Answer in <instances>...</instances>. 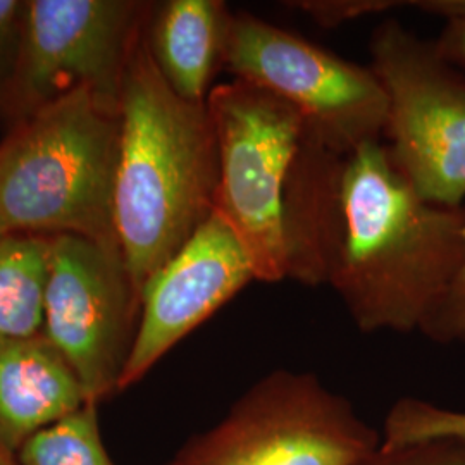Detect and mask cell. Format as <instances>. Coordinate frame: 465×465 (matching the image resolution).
Segmentation results:
<instances>
[{
	"instance_id": "obj_1",
	"label": "cell",
	"mask_w": 465,
	"mask_h": 465,
	"mask_svg": "<svg viewBox=\"0 0 465 465\" xmlns=\"http://www.w3.org/2000/svg\"><path fill=\"white\" fill-rule=\"evenodd\" d=\"M343 213L328 286L361 331H419L462 261L465 205L422 199L371 142L345 157Z\"/></svg>"
},
{
	"instance_id": "obj_2",
	"label": "cell",
	"mask_w": 465,
	"mask_h": 465,
	"mask_svg": "<svg viewBox=\"0 0 465 465\" xmlns=\"http://www.w3.org/2000/svg\"><path fill=\"white\" fill-rule=\"evenodd\" d=\"M114 228L134 290L183 247L216 207L219 152L205 104L178 97L140 38L119 102Z\"/></svg>"
},
{
	"instance_id": "obj_3",
	"label": "cell",
	"mask_w": 465,
	"mask_h": 465,
	"mask_svg": "<svg viewBox=\"0 0 465 465\" xmlns=\"http://www.w3.org/2000/svg\"><path fill=\"white\" fill-rule=\"evenodd\" d=\"M119 111L84 86L36 109L0 145V236L50 232L119 245Z\"/></svg>"
},
{
	"instance_id": "obj_4",
	"label": "cell",
	"mask_w": 465,
	"mask_h": 465,
	"mask_svg": "<svg viewBox=\"0 0 465 465\" xmlns=\"http://www.w3.org/2000/svg\"><path fill=\"white\" fill-rule=\"evenodd\" d=\"M381 443L349 400L314 374L276 369L173 465H355Z\"/></svg>"
},
{
	"instance_id": "obj_5",
	"label": "cell",
	"mask_w": 465,
	"mask_h": 465,
	"mask_svg": "<svg viewBox=\"0 0 465 465\" xmlns=\"http://www.w3.org/2000/svg\"><path fill=\"white\" fill-rule=\"evenodd\" d=\"M207 109L219 152L214 209L242 240L257 282H284L282 202L305 123L290 104L234 78L213 88Z\"/></svg>"
},
{
	"instance_id": "obj_6",
	"label": "cell",
	"mask_w": 465,
	"mask_h": 465,
	"mask_svg": "<svg viewBox=\"0 0 465 465\" xmlns=\"http://www.w3.org/2000/svg\"><path fill=\"white\" fill-rule=\"evenodd\" d=\"M369 54L388 102L382 134L393 164L422 199L464 207V73L393 17L374 28Z\"/></svg>"
},
{
	"instance_id": "obj_7",
	"label": "cell",
	"mask_w": 465,
	"mask_h": 465,
	"mask_svg": "<svg viewBox=\"0 0 465 465\" xmlns=\"http://www.w3.org/2000/svg\"><path fill=\"white\" fill-rule=\"evenodd\" d=\"M224 67L295 107L305 134L338 153L382 136L388 102L372 69L267 19L234 13Z\"/></svg>"
},
{
	"instance_id": "obj_8",
	"label": "cell",
	"mask_w": 465,
	"mask_h": 465,
	"mask_svg": "<svg viewBox=\"0 0 465 465\" xmlns=\"http://www.w3.org/2000/svg\"><path fill=\"white\" fill-rule=\"evenodd\" d=\"M140 319L119 245L78 234H54L44 305V336L95 405L119 390Z\"/></svg>"
},
{
	"instance_id": "obj_9",
	"label": "cell",
	"mask_w": 465,
	"mask_h": 465,
	"mask_svg": "<svg viewBox=\"0 0 465 465\" xmlns=\"http://www.w3.org/2000/svg\"><path fill=\"white\" fill-rule=\"evenodd\" d=\"M142 4L123 0H34L25 7L17 88L36 111L90 88L119 111L128 61L138 44Z\"/></svg>"
},
{
	"instance_id": "obj_10",
	"label": "cell",
	"mask_w": 465,
	"mask_h": 465,
	"mask_svg": "<svg viewBox=\"0 0 465 465\" xmlns=\"http://www.w3.org/2000/svg\"><path fill=\"white\" fill-rule=\"evenodd\" d=\"M253 282L257 276L247 250L214 209L143 284L138 328L119 390L140 381L186 334Z\"/></svg>"
},
{
	"instance_id": "obj_11",
	"label": "cell",
	"mask_w": 465,
	"mask_h": 465,
	"mask_svg": "<svg viewBox=\"0 0 465 465\" xmlns=\"http://www.w3.org/2000/svg\"><path fill=\"white\" fill-rule=\"evenodd\" d=\"M347 155L303 132L282 202L286 280L303 286L330 284L345 228Z\"/></svg>"
},
{
	"instance_id": "obj_12",
	"label": "cell",
	"mask_w": 465,
	"mask_h": 465,
	"mask_svg": "<svg viewBox=\"0 0 465 465\" xmlns=\"http://www.w3.org/2000/svg\"><path fill=\"white\" fill-rule=\"evenodd\" d=\"M84 388L63 355L42 334L0 341V450L19 449L82 409Z\"/></svg>"
},
{
	"instance_id": "obj_13",
	"label": "cell",
	"mask_w": 465,
	"mask_h": 465,
	"mask_svg": "<svg viewBox=\"0 0 465 465\" xmlns=\"http://www.w3.org/2000/svg\"><path fill=\"white\" fill-rule=\"evenodd\" d=\"M232 16L221 0H169L150 25V55L173 92L205 104L219 67L226 64Z\"/></svg>"
},
{
	"instance_id": "obj_14",
	"label": "cell",
	"mask_w": 465,
	"mask_h": 465,
	"mask_svg": "<svg viewBox=\"0 0 465 465\" xmlns=\"http://www.w3.org/2000/svg\"><path fill=\"white\" fill-rule=\"evenodd\" d=\"M50 247L42 234L0 236V341L44 331Z\"/></svg>"
},
{
	"instance_id": "obj_15",
	"label": "cell",
	"mask_w": 465,
	"mask_h": 465,
	"mask_svg": "<svg viewBox=\"0 0 465 465\" xmlns=\"http://www.w3.org/2000/svg\"><path fill=\"white\" fill-rule=\"evenodd\" d=\"M19 465H114L102 445L95 405L36 432L17 451Z\"/></svg>"
},
{
	"instance_id": "obj_16",
	"label": "cell",
	"mask_w": 465,
	"mask_h": 465,
	"mask_svg": "<svg viewBox=\"0 0 465 465\" xmlns=\"http://www.w3.org/2000/svg\"><path fill=\"white\" fill-rule=\"evenodd\" d=\"M381 438L384 447L432 440L465 441V411H453L426 400L405 397L390 409Z\"/></svg>"
},
{
	"instance_id": "obj_17",
	"label": "cell",
	"mask_w": 465,
	"mask_h": 465,
	"mask_svg": "<svg viewBox=\"0 0 465 465\" xmlns=\"http://www.w3.org/2000/svg\"><path fill=\"white\" fill-rule=\"evenodd\" d=\"M419 331L436 343L465 349V228L462 261Z\"/></svg>"
},
{
	"instance_id": "obj_18",
	"label": "cell",
	"mask_w": 465,
	"mask_h": 465,
	"mask_svg": "<svg viewBox=\"0 0 465 465\" xmlns=\"http://www.w3.org/2000/svg\"><path fill=\"white\" fill-rule=\"evenodd\" d=\"M355 465H465V441L432 440L381 447Z\"/></svg>"
},
{
	"instance_id": "obj_19",
	"label": "cell",
	"mask_w": 465,
	"mask_h": 465,
	"mask_svg": "<svg viewBox=\"0 0 465 465\" xmlns=\"http://www.w3.org/2000/svg\"><path fill=\"white\" fill-rule=\"evenodd\" d=\"M290 9L307 15L319 26L336 28L361 17L386 13L395 7H403L407 2L395 0H299L288 2Z\"/></svg>"
},
{
	"instance_id": "obj_20",
	"label": "cell",
	"mask_w": 465,
	"mask_h": 465,
	"mask_svg": "<svg viewBox=\"0 0 465 465\" xmlns=\"http://www.w3.org/2000/svg\"><path fill=\"white\" fill-rule=\"evenodd\" d=\"M436 52L465 74V17L447 21L440 36L432 42Z\"/></svg>"
},
{
	"instance_id": "obj_21",
	"label": "cell",
	"mask_w": 465,
	"mask_h": 465,
	"mask_svg": "<svg viewBox=\"0 0 465 465\" xmlns=\"http://www.w3.org/2000/svg\"><path fill=\"white\" fill-rule=\"evenodd\" d=\"M25 7L16 0H0V55L9 49L15 35L23 26Z\"/></svg>"
},
{
	"instance_id": "obj_22",
	"label": "cell",
	"mask_w": 465,
	"mask_h": 465,
	"mask_svg": "<svg viewBox=\"0 0 465 465\" xmlns=\"http://www.w3.org/2000/svg\"><path fill=\"white\" fill-rule=\"evenodd\" d=\"M0 465H19V464H15V460H13V455H11V453H5V451H2V450H0Z\"/></svg>"
}]
</instances>
